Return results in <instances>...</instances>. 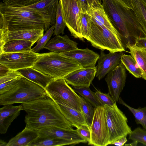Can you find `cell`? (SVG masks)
Instances as JSON below:
<instances>
[{
    "label": "cell",
    "instance_id": "1",
    "mask_svg": "<svg viewBox=\"0 0 146 146\" xmlns=\"http://www.w3.org/2000/svg\"><path fill=\"white\" fill-rule=\"evenodd\" d=\"M21 105L27 113L26 126L30 129L38 131L49 127L73 129L74 126L60 112L56 102L47 95Z\"/></svg>",
    "mask_w": 146,
    "mask_h": 146
},
{
    "label": "cell",
    "instance_id": "2",
    "mask_svg": "<svg viewBox=\"0 0 146 146\" xmlns=\"http://www.w3.org/2000/svg\"><path fill=\"white\" fill-rule=\"evenodd\" d=\"M0 11L8 24L10 31L42 29L46 31L51 27L48 14L28 6L12 7L0 2Z\"/></svg>",
    "mask_w": 146,
    "mask_h": 146
},
{
    "label": "cell",
    "instance_id": "3",
    "mask_svg": "<svg viewBox=\"0 0 146 146\" xmlns=\"http://www.w3.org/2000/svg\"><path fill=\"white\" fill-rule=\"evenodd\" d=\"M102 5L111 22L117 29L122 38L127 41L130 37L135 39L146 37V34L132 9L125 8L117 0H103Z\"/></svg>",
    "mask_w": 146,
    "mask_h": 146
},
{
    "label": "cell",
    "instance_id": "4",
    "mask_svg": "<svg viewBox=\"0 0 146 146\" xmlns=\"http://www.w3.org/2000/svg\"><path fill=\"white\" fill-rule=\"evenodd\" d=\"M32 67L54 79L64 78L82 68L77 62L55 52L38 53L36 60Z\"/></svg>",
    "mask_w": 146,
    "mask_h": 146
},
{
    "label": "cell",
    "instance_id": "5",
    "mask_svg": "<svg viewBox=\"0 0 146 146\" xmlns=\"http://www.w3.org/2000/svg\"><path fill=\"white\" fill-rule=\"evenodd\" d=\"M45 89L22 76L16 85L10 91L0 95V105L23 103L44 97Z\"/></svg>",
    "mask_w": 146,
    "mask_h": 146
},
{
    "label": "cell",
    "instance_id": "6",
    "mask_svg": "<svg viewBox=\"0 0 146 146\" xmlns=\"http://www.w3.org/2000/svg\"><path fill=\"white\" fill-rule=\"evenodd\" d=\"M91 34L87 40L97 48L112 52H123L125 45L121 36L113 33L102 25L91 21Z\"/></svg>",
    "mask_w": 146,
    "mask_h": 146
},
{
    "label": "cell",
    "instance_id": "7",
    "mask_svg": "<svg viewBox=\"0 0 146 146\" xmlns=\"http://www.w3.org/2000/svg\"><path fill=\"white\" fill-rule=\"evenodd\" d=\"M109 134V145L132 131L128 125L127 119L123 113L118 108L116 103L112 106L104 105Z\"/></svg>",
    "mask_w": 146,
    "mask_h": 146
},
{
    "label": "cell",
    "instance_id": "8",
    "mask_svg": "<svg viewBox=\"0 0 146 146\" xmlns=\"http://www.w3.org/2000/svg\"><path fill=\"white\" fill-rule=\"evenodd\" d=\"M47 95L60 99L74 109L82 112L77 94L64 78L54 79L45 89Z\"/></svg>",
    "mask_w": 146,
    "mask_h": 146
},
{
    "label": "cell",
    "instance_id": "9",
    "mask_svg": "<svg viewBox=\"0 0 146 146\" xmlns=\"http://www.w3.org/2000/svg\"><path fill=\"white\" fill-rule=\"evenodd\" d=\"M91 138L88 145L106 146L109 145V134L104 106L94 108L93 117L89 127Z\"/></svg>",
    "mask_w": 146,
    "mask_h": 146
},
{
    "label": "cell",
    "instance_id": "10",
    "mask_svg": "<svg viewBox=\"0 0 146 146\" xmlns=\"http://www.w3.org/2000/svg\"><path fill=\"white\" fill-rule=\"evenodd\" d=\"M64 20L71 35L84 41L81 32V15L83 12L80 0H59Z\"/></svg>",
    "mask_w": 146,
    "mask_h": 146
},
{
    "label": "cell",
    "instance_id": "11",
    "mask_svg": "<svg viewBox=\"0 0 146 146\" xmlns=\"http://www.w3.org/2000/svg\"><path fill=\"white\" fill-rule=\"evenodd\" d=\"M38 53L32 51L4 52L0 54V64L13 70L32 67L36 60Z\"/></svg>",
    "mask_w": 146,
    "mask_h": 146
},
{
    "label": "cell",
    "instance_id": "12",
    "mask_svg": "<svg viewBox=\"0 0 146 146\" xmlns=\"http://www.w3.org/2000/svg\"><path fill=\"white\" fill-rule=\"evenodd\" d=\"M126 78V68L121 61L115 68L107 74L105 78L109 93L116 103L118 101L125 86Z\"/></svg>",
    "mask_w": 146,
    "mask_h": 146
},
{
    "label": "cell",
    "instance_id": "13",
    "mask_svg": "<svg viewBox=\"0 0 146 146\" xmlns=\"http://www.w3.org/2000/svg\"><path fill=\"white\" fill-rule=\"evenodd\" d=\"M123 52H112L106 54L101 50L100 56L98 60L96 67V77L99 80L115 68L121 62V58Z\"/></svg>",
    "mask_w": 146,
    "mask_h": 146
},
{
    "label": "cell",
    "instance_id": "14",
    "mask_svg": "<svg viewBox=\"0 0 146 146\" xmlns=\"http://www.w3.org/2000/svg\"><path fill=\"white\" fill-rule=\"evenodd\" d=\"M96 67L82 68L69 74L64 78L68 84L76 87L90 86L96 74Z\"/></svg>",
    "mask_w": 146,
    "mask_h": 146
},
{
    "label": "cell",
    "instance_id": "15",
    "mask_svg": "<svg viewBox=\"0 0 146 146\" xmlns=\"http://www.w3.org/2000/svg\"><path fill=\"white\" fill-rule=\"evenodd\" d=\"M39 135L66 139L74 144L86 143V140L78 132L77 129H63L56 127H49L37 131Z\"/></svg>",
    "mask_w": 146,
    "mask_h": 146
},
{
    "label": "cell",
    "instance_id": "16",
    "mask_svg": "<svg viewBox=\"0 0 146 146\" xmlns=\"http://www.w3.org/2000/svg\"><path fill=\"white\" fill-rule=\"evenodd\" d=\"M60 53L77 62L82 68L96 66L100 56L98 54L88 48L84 49L78 48L68 52Z\"/></svg>",
    "mask_w": 146,
    "mask_h": 146
},
{
    "label": "cell",
    "instance_id": "17",
    "mask_svg": "<svg viewBox=\"0 0 146 146\" xmlns=\"http://www.w3.org/2000/svg\"><path fill=\"white\" fill-rule=\"evenodd\" d=\"M52 99L56 102L61 113L74 127L77 128L83 126L89 127L83 112L71 107L60 99Z\"/></svg>",
    "mask_w": 146,
    "mask_h": 146
},
{
    "label": "cell",
    "instance_id": "18",
    "mask_svg": "<svg viewBox=\"0 0 146 146\" xmlns=\"http://www.w3.org/2000/svg\"><path fill=\"white\" fill-rule=\"evenodd\" d=\"M78 44L66 35H57L49 41L44 48L51 52L62 53L78 48Z\"/></svg>",
    "mask_w": 146,
    "mask_h": 146
},
{
    "label": "cell",
    "instance_id": "19",
    "mask_svg": "<svg viewBox=\"0 0 146 146\" xmlns=\"http://www.w3.org/2000/svg\"><path fill=\"white\" fill-rule=\"evenodd\" d=\"M23 110L22 105L13 106L12 104L3 106L0 109V133H5L13 120Z\"/></svg>",
    "mask_w": 146,
    "mask_h": 146
},
{
    "label": "cell",
    "instance_id": "20",
    "mask_svg": "<svg viewBox=\"0 0 146 146\" xmlns=\"http://www.w3.org/2000/svg\"><path fill=\"white\" fill-rule=\"evenodd\" d=\"M17 71L22 76L38 85L44 89L54 78L45 74L32 67L18 70Z\"/></svg>",
    "mask_w": 146,
    "mask_h": 146
},
{
    "label": "cell",
    "instance_id": "21",
    "mask_svg": "<svg viewBox=\"0 0 146 146\" xmlns=\"http://www.w3.org/2000/svg\"><path fill=\"white\" fill-rule=\"evenodd\" d=\"M125 46L140 68L142 78L146 80V49L137 46L135 42L132 43L130 40L127 42Z\"/></svg>",
    "mask_w": 146,
    "mask_h": 146
},
{
    "label": "cell",
    "instance_id": "22",
    "mask_svg": "<svg viewBox=\"0 0 146 146\" xmlns=\"http://www.w3.org/2000/svg\"><path fill=\"white\" fill-rule=\"evenodd\" d=\"M39 136L37 131L26 126L21 132L9 141L7 146H29Z\"/></svg>",
    "mask_w": 146,
    "mask_h": 146
},
{
    "label": "cell",
    "instance_id": "23",
    "mask_svg": "<svg viewBox=\"0 0 146 146\" xmlns=\"http://www.w3.org/2000/svg\"><path fill=\"white\" fill-rule=\"evenodd\" d=\"M44 31L43 29L9 31L7 41L12 40L20 39L30 41L34 44L42 37Z\"/></svg>",
    "mask_w": 146,
    "mask_h": 146
},
{
    "label": "cell",
    "instance_id": "24",
    "mask_svg": "<svg viewBox=\"0 0 146 146\" xmlns=\"http://www.w3.org/2000/svg\"><path fill=\"white\" fill-rule=\"evenodd\" d=\"M90 14L91 17L92 21L98 25L104 26L113 33L121 36L118 30L111 22L102 6L91 7Z\"/></svg>",
    "mask_w": 146,
    "mask_h": 146
},
{
    "label": "cell",
    "instance_id": "25",
    "mask_svg": "<svg viewBox=\"0 0 146 146\" xmlns=\"http://www.w3.org/2000/svg\"><path fill=\"white\" fill-rule=\"evenodd\" d=\"M58 0H41L29 7L48 14L51 19V27L55 25Z\"/></svg>",
    "mask_w": 146,
    "mask_h": 146
},
{
    "label": "cell",
    "instance_id": "26",
    "mask_svg": "<svg viewBox=\"0 0 146 146\" xmlns=\"http://www.w3.org/2000/svg\"><path fill=\"white\" fill-rule=\"evenodd\" d=\"M34 44L33 42L29 40L20 39L9 40L5 44L2 53L31 51V47Z\"/></svg>",
    "mask_w": 146,
    "mask_h": 146
},
{
    "label": "cell",
    "instance_id": "27",
    "mask_svg": "<svg viewBox=\"0 0 146 146\" xmlns=\"http://www.w3.org/2000/svg\"><path fill=\"white\" fill-rule=\"evenodd\" d=\"M73 144L72 142L66 139L39 135L29 146H61Z\"/></svg>",
    "mask_w": 146,
    "mask_h": 146
},
{
    "label": "cell",
    "instance_id": "28",
    "mask_svg": "<svg viewBox=\"0 0 146 146\" xmlns=\"http://www.w3.org/2000/svg\"><path fill=\"white\" fill-rule=\"evenodd\" d=\"M133 10L146 34V0H132Z\"/></svg>",
    "mask_w": 146,
    "mask_h": 146
},
{
    "label": "cell",
    "instance_id": "29",
    "mask_svg": "<svg viewBox=\"0 0 146 146\" xmlns=\"http://www.w3.org/2000/svg\"><path fill=\"white\" fill-rule=\"evenodd\" d=\"M72 86L76 92L95 108L102 106L95 93L90 90L89 86Z\"/></svg>",
    "mask_w": 146,
    "mask_h": 146
},
{
    "label": "cell",
    "instance_id": "30",
    "mask_svg": "<svg viewBox=\"0 0 146 146\" xmlns=\"http://www.w3.org/2000/svg\"><path fill=\"white\" fill-rule=\"evenodd\" d=\"M121 61L126 69L134 76L137 78L142 77L140 69L131 55L123 53L121 57Z\"/></svg>",
    "mask_w": 146,
    "mask_h": 146
},
{
    "label": "cell",
    "instance_id": "31",
    "mask_svg": "<svg viewBox=\"0 0 146 146\" xmlns=\"http://www.w3.org/2000/svg\"><path fill=\"white\" fill-rule=\"evenodd\" d=\"M119 103L126 107L133 115L136 123L141 124L146 130V107H139L137 109L133 108L126 104L119 97Z\"/></svg>",
    "mask_w": 146,
    "mask_h": 146
},
{
    "label": "cell",
    "instance_id": "32",
    "mask_svg": "<svg viewBox=\"0 0 146 146\" xmlns=\"http://www.w3.org/2000/svg\"><path fill=\"white\" fill-rule=\"evenodd\" d=\"M77 96L86 123L90 127L92 121L94 108H93L91 104L82 96L78 94Z\"/></svg>",
    "mask_w": 146,
    "mask_h": 146
},
{
    "label": "cell",
    "instance_id": "33",
    "mask_svg": "<svg viewBox=\"0 0 146 146\" xmlns=\"http://www.w3.org/2000/svg\"><path fill=\"white\" fill-rule=\"evenodd\" d=\"M91 17L90 14L82 12L81 15V27L82 36L86 40L92 33Z\"/></svg>",
    "mask_w": 146,
    "mask_h": 146
},
{
    "label": "cell",
    "instance_id": "34",
    "mask_svg": "<svg viewBox=\"0 0 146 146\" xmlns=\"http://www.w3.org/2000/svg\"><path fill=\"white\" fill-rule=\"evenodd\" d=\"M54 30V35H60L64 34V31L66 26L63 16L60 2V0L58 5L56 22Z\"/></svg>",
    "mask_w": 146,
    "mask_h": 146
},
{
    "label": "cell",
    "instance_id": "35",
    "mask_svg": "<svg viewBox=\"0 0 146 146\" xmlns=\"http://www.w3.org/2000/svg\"><path fill=\"white\" fill-rule=\"evenodd\" d=\"M0 54L2 52L5 44L7 41L9 32V25L2 13L0 11Z\"/></svg>",
    "mask_w": 146,
    "mask_h": 146
},
{
    "label": "cell",
    "instance_id": "36",
    "mask_svg": "<svg viewBox=\"0 0 146 146\" xmlns=\"http://www.w3.org/2000/svg\"><path fill=\"white\" fill-rule=\"evenodd\" d=\"M54 27L55 25H53L46 31L42 37L38 41L36 45L32 49L31 51L38 53L44 48L54 33Z\"/></svg>",
    "mask_w": 146,
    "mask_h": 146
},
{
    "label": "cell",
    "instance_id": "37",
    "mask_svg": "<svg viewBox=\"0 0 146 146\" xmlns=\"http://www.w3.org/2000/svg\"><path fill=\"white\" fill-rule=\"evenodd\" d=\"M129 139L137 143L146 145V130L140 127L136 128L129 134Z\"/></svg>",
    "mask_w": 146,
    "mask_h": 146
},
{
    "label": "cell",
    "instance_id": "38",
    "mask_svg": "<svg viewBox=\"0 0 146 146\" xmlns=\"http://www.w3.org/2000/svg\"><path fill=\"white\" fill-rule=\"evenodd\" d=\"M41 0H2L3 4L12 7L28 6L35 4Z\"/></svg>",
    "mask_w": 146,
    "mask_h": 146
},
{
    "label": "cell",
    "instance_id": "39",
    "mask_svg": "<svg viewBox=\"0 0 146 146\" xmlns=\"http://www.w3.org/2000/svg\"><path fill=\"white\" fill-rule=\"evenodd\" d=\"M95 94L102 106H112L116 103L109 93H104L96 89Z\"/></svg>",
    "mask_w": 146,
    "mask_h": 146
},
{
    "label": "cell",
    "instance_id": "40",
    "mask_svg": "<svg viewBox=\"0 0 146 146\" xmlns=\"http://www.w3.org/2000/svg\"><path fill=\"white\" fill-rule=\"evenodd\" d=\"M22 76L0 84V95L5 93L12 89L16 85Z\"/></svg>",
    "mask_w": 146,
    "mask_h": 146
},
{
    "label": "cell",
    "instance_id": "41",
    "mask_svg": "<svg viewBox=\"0 0 146 146\" xmlns=\"http://www.w3.org/2000/svg\"><path fill=\"white\" fill-rule=\"evenodd\" d=\"M21 76L16 70H11L4 76L0 78V84Z\"/></svg>",
    "mask_w": 146,
    "mask_h": 146
},
{
    "label": "cell",
    "instance_id": "42",
    "mask_svg": "<svg viewBox=\"0 0 146 146\" xmlns=\"http://www.w3.org/2000/svg\"><path fill=\"white\" fill-rule=\"evenodd\" d=\"M76 129L78 133L89 142L91 138V133L89 127L83 126L77 128Z\"/></svg>",
    "mask_w": 146,
    "mask_h": 146
},
{
    "label": "cell",
    "instance_id": "43",
    "mask_svg": "<svg viewBox=\"0 0 146 146\" xmlns=\"http://www.w3.org/2000/svg\"><path fill=\"white\" fill-rule=\"evenodd\" d=\"M83 13H87L90 14L91 7L88 0H80Z\"/></svg>",
    "mask_w": 146,
    "mask_h": 146
},
{
    "label": "cell",
    "instance_id": "44",
    "mask_svg": "<svg viewBox=\"0 0 146 146\" xmlns=\"http://www.w3.org/2000/svg\"><path fill=\"white\" fill-rule=\"evenodd\" d=\"M123 6L127 9H133L132 0H117Z\"/></svg>",
    "mask_w": 146,
    "mask_h": 146
},
{
    "label": "cell",
    "instance_id": "45",
    "mask_svg": "<svg viewBox=\"0 0 146 146\" xmlns=\"http://www.w3.org/2000/svg\"><path fill=\"white\" fill-rule=\"evenodd\" d=\"M135 42L137 46L146 49V37L135 39Z\"/></svg>",
    "mask_w": 146,
    "mask_h": 146
},
{
    "label": "cell",
    "instance_id": "46",
    "mask_svg": "<svg viewBox=\"0 0 146 146\" xmlns=\"http://www.w3.org/2000/svg\"><path fill=\"white\" fill-rule=\"evenodd\" d=\"M91 7H102L101 0H88Z\"/></svg>",
    "mask_w": 146,
    "mask_h": 146
},
{
    "label": "cell",
    "instance_id": "47",
    "mask_svg": "<svg viewBox=\"0 0 146 146\" xmlns=\"http://www.w3.org/2000/svg\"><path fill=\"white\" fill-rule=\"evenodd\" d=\"M127 141L126 137H125L113 142L111 144L117 146H123L127 142Z\"/></svg>",
    "mask_w": 146,
    "mask_h": 146
},
{
    "label": "cell",
    "instance_id": "48",
    "mask_svg": "<svg viewBox=\"0 0 146 146\" xmlns=\"http://www.w3.org/2000/svg\"><path fill=\"white\" fill-rule=\"evenodd\" d=\"M11 70L6 66L0 64V78L4 76Z\"/></svg>",
    "mask_w": 146,
    "mask_h": 146
},
{
    "label": "cell",
    "instance_id": "49",
    "mask_svg": "<svg viewBox=\"0 0 146 146\" xmlns=\"http://www.w3.org/2000/svg\"><path fill=\"white\" fill-rule=\"evenodd\" d=\"M7 143L1 139L0 140V146H7Z\"/></svg>",
    "mask_w": 146,
    "mask_h": 146
},
{
    "label": "cell",
    "instance_id": "50",
    "mask_svg": "<svg viewBox=\"0 0 146 146\" xmlns=\"http://www.w3.org/2000/svg\"><path fill=\"white\" fill-rule=\"evenodd\" d=\"M137 143H138L136 142L133 141V142L130 144H125V145L128 146H136Z\"/></svg>",
    "mask_w": 146,
    "mask_h": 146
},
{
    "label": "cell",
    "instance_id": "51",
    "mask_svg": "<svg viewBox=\"0 0 146 146\" xmlns=\"http://www.w3.org/2000/svg\"><path fill=\"white\" fill-rule=\"evenodd\" d=\"M2 0H0V1H1Z\"/></svg>",
    "mask_w": 146,
    "mask_h": 146
}]
</instances>
